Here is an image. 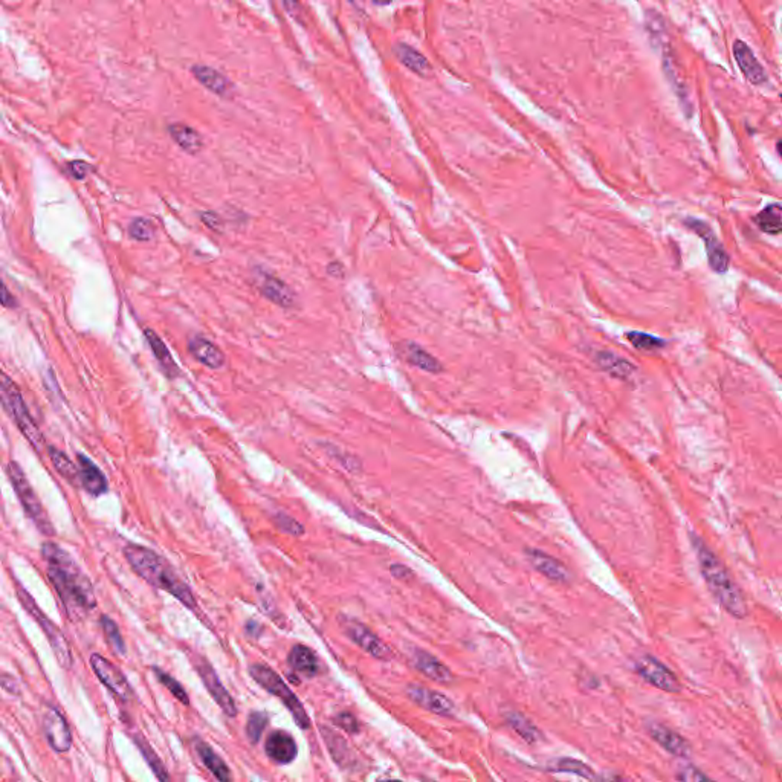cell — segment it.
Returning a JSON list of instances; mask_svg holds the SVG:
<instances>
[{"mask_svg":"<svg viewBox=\"0 0 782 782\" xmlns=\"http://www.w3.org/2000/svg\"><path fill=\"white\" fill-rule=\"evenodd\" d=\"M41 555L48 564V579L54 585L70 618L89 613L96 607V597L91 579L77 566L69 553L56 542H45Z\"/></svg>","mask_w":782,"mask_h":782,"instance_id":"6da1fadb","label":"cell"},{"mask_svg":"<svg viewBox=\"0 0 782 782\" xmlns=\"http://www.w3.org/2000/svg\"><path fill=\"white\" fill-rule=\"evenodd\" d=\"M124 556L129 566L150 585L173 594L176 599L185 607L196 613L197 602L191 588L183 582L176 573L171 564L152 549H147L139 544H127L124 547Z\"/></svg>","mask_w":782,"mask_h":782,"instance_id":"7a4b0ae2","label":"cell"},{"mask_svg":"<svg viewBox=\"0 0 782 782\" xmlns=\"http://www.w3.org/2000/svg\"><path fill=\"white\" fill-rule=\"evenodd\" d=\"M692 540L697 549L700 572L705 578L709 590L712 592L729 614H732L736 619H744L748 616V605H745L741 590L731 578V573L727 572L723 562L705 542L697 537H693Z\"/></svg>","mask_w":782,"mask_h":782,"instance_id":"3957f363","label":"cell"},{"mask_svg":"<svg viewBox=\"0 0 782 782\" xmlns=\"http://www.w3.org/2000/svg\"><path fill=\"white\" fill-rule=\"evenodd\" d=\"M0 391H2V403L8 415L14 419L17 428L20 429L22 434L26 437V441L31 443L35 451H41L45 446V436L40 431L39 425L35 424L31 417L28 407L23 400L22 393L19 386L13 382V379L6 373H2V381H0Z\"/></svg>","mask_w":782,"mask_h":782,"instance_id":"277c9868","label":"cell"},{"mask_svg":"<svg viewBox=\"0 0 782 782\" xmlns=\"http://www.w3.org/2000/svg\"><path fill=\"white\" fill-rule=\"evenodd\" d=\"M249 675L251 679L256 683H259L263 689L272 693V696H275L278 700H281V703H283L289 712H291V715L294 717L298 727L304 729V731L311 727V718L307 715L303 703L298 700V697L291 691V688L287 686L285 680L281 679L272 667L261 663H254L249 666Z\"/></svg>","mask_w":782,"mask_h":782,"instance_id":"5b68a950","label":"cell"},{"mask_svg":"<svg viewBox=\"0 0 782 782\" xmlns=\"http://www.w3.org/2000/svg\"><path fill=\"white\" fill-rule=\"evenodd\" d=\"M6 472H8V477H10L11 485L15 490V495H17V498H19V502L23 507L25 514L28 515L30 520H32L35 527H37V529L43 535H46V537H52V535L56 533L54 527H52V523L48 518L45 509H43L37 494H35V490L32 489L30 480L26 478L25 472L19 467V463H15V462L11 460L10 463H8Z\"/></svg>","mask_w":782,"mask_h":782,"instance_id":"8992f818","label":"cell"},{"mask_svg":"<svg viewBox=\"0 0 782 782\" xmlns=\"http://www.w3.org/2000/svg\"><path fill=\"white\" fill-rule=\"evenodd\" d=\"M15 592L17 596H19L20 604L23 605V608L28 611L30 616L39 623L41 631L45 632V636L49 640L51 648L52 651H54L58 663L63 667H66V670H70V666H72V653H70L69 644L63 632H61V630L56 625V623L40 610L39 605L32 599V596L26 590H23L20 584H17Z\"/></svg>","mask_w":782,"mask_h":782,"instance_id":"52a82bcc","label":"cell"},{"mask_svg":"<svg viewBox=\"0 0 782 782\" xmlns=\"http://www.w3.org/2000/svg\"><path fill=\"white\" fill-rule=\"evenodd\" d=\"M91 666L93 672L96 674V677H98L105 686L115 693L118 698L129 701L135 697V692L131 689L126 675L121 672L118 666L109 662L107 658L103 657L101 654H92Z\"/></svg>","mask_w":782,"mask_h":782,"instance_id":"ba28073f","label":"cell"},{"mask_svg":"<svg viewBox=\"0 0 782 782\" xmlns=\"http://www.w3.org/2000/svg\"><path fill=\"white\" fill-rule=\"evenodd\" d=\"M636 672L642 677L646 683L653 684L654 688H658L666 692H679L682 689L680 682L670 667L665 666L660 660H657L656 657L644 656L636 662Z\"/></svg>","mask_w":782,"mask_h":782,"instance_id":"9c48e42d","label":"cell"},{"mask_svg":"<svg viewBox=\"0 0 782 782\" xmlns=\"http://www.w3.org/2000/svg\"><path fill=\"white\" fill-rule=\"evenodd\" d=\"M193 665H195L196 671L199 672V677L202 682H204L205 688L211 693V697H213V700L223 710V714L231 718L237 717L235 701L233 700L231 693L225 689L222 682L219 680L213 666H211L204 657H199V656L193 658Z\"/></svg>","mask_w":782,"mask_h":782,"instance_id":"30bf717a","label":"cell"},{"mask_svg":"<svg viewBox=\"0 0 782 782\" xmlns=\"http://www.w3.org/2000/svg\"><path fill=\"white\" fill-rule=\"evenodd\" d=\"M341 627L351 642H355L370 656L379 658V660H386L391 656L390 648L370 628H367L364 623L350 618H341Z\"/></svg>","mask_w":782,"mask_h":782,"instance_id":"8fae6325","label":"cell"},{"mask_svg":"<svg viewBox=\"0 0 782 782\" xmlns=\"http://www.w3.org/2000/svg\"><path fill=\"white\" fill-rule=\"evenodd\" d=\"M686 225L691 228V230L696 231L701 237L703 242H705L710 269L718 272V274H724V272H727L729 256L724 251V246L717 239L712 228H710L708 223L698 221V219H686Z\"/></svg>","mask_w":782,"mask_h":782,"instance_id":"7c38bea8","label":"cell"},{"mask_svg":"<svg viewBox=\"0 0 782 782\" xmlns=\"http://www.w3.org/2000/svg\"><path fill=\"white\" fill-rule=\"evenodd\" d=\"M43 732H45L48 744L56 752H67L72 745V735H70L66 718L56 708H46L43 714Z\"/></svg>","mask_w":782,"mask_h":782,"instance_id":"4fadbf2b","label":"cell"},{"mask_svg":"<svg viewBox=\"0 0 782 782\" xmlns=\"http://www.w3.org/2000/svg\"><path fill=\"white\" fill-rule=\"evenodd\" d=\"M407 692H408V697L412 701L417 703V705L424 709L429 710V712H434L437 715H445V717L451 715L454 712V703L441 692L419 686V684H410Z\"/></svg>","mask_w":782,"mask_h":782,"instance_id":"5bb4252c","label":"cell"},{"mask_svg":"<svg viewBox=\"0 0 782 782\" xmlns=\"http://www.w3.org/2000/svg\"><path fill=\"white\" fill-rule=\"evenodd\" d=\"M732 49H734V57L736 60L738 67L741 69L744 77L748 78L752 84L760 86L767 82L766 69L762 67L758 58L755 57L749 45H745V43L741 40H735Z\"/></svg>","mask_w":782,"mask_h":782,"instance_id":"9a60e30c","label":"cell"},{"mask_svg":"<svg viewBox=\"0 0 782 782\" xmlns=\"http://www.w3.org/2000/svg\"><path fill=\"white\" fill-rule=\"evenodd\" d=\"M265 752L277 764H291L298 755V745L291 734L274 731L266 738Z\"/></svg>","mask_w":782,"mask_h":782,"instance_id":"2e32d148","label":"cell"},{"mask_svg":"<svg viewBox=\"0 0 782 782\" xmlns=\"http://www.w3.org/2000/svg\"><path fill=\"white\" fill-rule=\"evenodd\" d=\"M188 351L197 363L211 368V370H219L226 361L223 351L213 341L200 335H195L188 339Z\"/></svg>","mask_w":782,"mask_h":782,"instance_id":"e0dca14e","label":"cell"},{"mask_svg":"<svg viewBox=\"0 0 782 782\" xmlns=\"http://www.w3.org/2000/svg\"><path fill=\"white\" fill-rule=\"evenodd\" d=\"M257 285H259V291L261 292V295L268 298L269 301H272L280 307H292L294 306L295 295L291 291V287H289L285 283V281H281L280 278L271 275V274H260V272H259Z\"/></svg>","mask_w":782,"mask_h":782,"instance_id":"ac0fdd59","label":"cell"},{"mask_svg":"<svg viewBox=\"0 0 782 782\" xmlns=\"http://www.w3.org/2000/svg\"><path fill=\"white\" fill-rule=\"evenodd\" d=\"M77 459H78V471H80V481L87 494H91L93 497L105 494L109 489V483L103 471L96 467L89 457L78 454Z\"/></svg>","mask_w":782,"mask_h":782,"instance_id":"d6986e66","label":"cell"},{"mask_svg":"<svg viewBox=\"0 0 782 782\" xmlns=\"http://www.w3.org/2000/svg\"><path fill=\"white\" fill-rule=\"evenodd\" d=\"M649 735L653 736V740L656 743L660 744L666 752H670L671 755H674V757L688 758L691 755L689 743L677 732L671 731V729H667L662 724H651L649 726Z\"/></svg>","mask_w":782,"mask_h":782,"instance_id":"ffe728a7","label":"cell"},{"mask_svg":"<svg viewBox=\"0 0 782 782\" xmlns=\"http://www.w3.org/2000/svg\"><path fill=\"white\" fill-rule=\"evenodd\" d=\"M287 665L295 674H300L306 679H312L320 671L318 657L311 648L304 645H295L287 656Z\"/></svg>","mask_w":782,"mask_h":782,"instance_id":"44dd1931","label":"cell"},{"mask_svg":"<svg viewBox=\"0 0 782 782\" xmlns=\"http://www.w3.org/2000/svg\"><path fill=\"white\" fill-rule=\"evenodd\" d=\"M527 558H529L530 564L538 570L540 573H542L546 578L552 579V581L555 582H567L568 581V570L561 564V562L555 558H552L546 553H542L540 550H532L529 549L527 550Z\"/></svg>","mask_w":782,"mask_h":782,"instance_id":"7402d4cb","label":"cell"},{"mask_svg":"<svg viewBox=\"0 0 782 782\" xmlns=\"http://www.w3.org/2000/svg\"><path fill=\"white\" fill-rule=\"evenodd\" d=\"M412 662H415L419 671L424 672L426 677H429L434 682L448 683L452 680V674L450 671V667H446L441 660H437L434 656H431L426 651L415 649V653H412Z\"/></svg>","mask_w":782,"mask_h":782,"instance_id":"603a6c76","label":"cell"},{"mask_svg":"<svg viewBox=\"0 0 782 782\" xmlns=\"http://www.w3.org/2000/svg\"><path fill=\"white\" fill-rule=\"evenodd\" d=\"M399 351L411 365L420 368V370H425L429 373H438L442 370L441 363H438L433 355H429L425 348L415 344V342L411 341L402 342L399 346Z\"/></svg>","mask_w":782,"mask_h":782,"instance_id":"cb8c5ba5","label":"cell"},{"mask_svg":"<svg viewBox=\"0 0 782 782\" xmlns=\"http://www.w3.org/2000/svg\"><path fill=\"white\" fill-rule=\"evenodd\" d=\"M144 337H145V341L148 342V346H150L155 358L157 359V364H159L161 370L167 376L171 377V379L178 377L179 376V367H178V364L174 363V359L170 353L169 347L165 346V342L150 329L144 330Z\"/></svg>","mask_w":782,"mask_h":782,"instance_id":"d4e9b609","label":"cell"},{"mask_svg":"<svg viewBox=\"0 0 782 782\" xmlns=\"http://www.w3.org/2000/svg\"><path fill=\"white\" fill-rule=\"evenodd\" d=\"M195 749L199 753L202 762L205 764V767L213 773L216 779L219 781H231V771L228 764L219 757V755L211 749V745L204 743L202 740H195Z\"/></svg>","mask_w":782,"mask_h":782,"instance_id":"484cf974","label":"cell"},{"mask_svg":"<svg viewBox=\"0 0 782 782\" xmlns=\"http://www.w3.org/2000/svg\"><path fill=\"white\" fill-rule=\"evenodd\" d=\"M169 131L174 143L178 144L183 152H187L190 155H196L204 148V141H202L199 131L191 129L190 126L176 122V124H171L169 127Z\"/></svg>","mask_w":782,"mask_h":782,"instance_id":"4316f807","label":"cell"},{"mask_svg":"<svg viewBox=\"0 0 782 782\" xmlns=\"http://www.w3.org/2000/svg\"><path fill=\"white\" fill-rule=\"evenodd\" d=\"M193 74L197 78V82L204 84L208 91L216 95L226 96L231 92V83L228 82V78L217 72L213 67L208 66H195L193 67Z\"/></svg>","mask_w":782,"mask_h":782,"instance_id":"83f0119b","label":"cell"},{"mask_svg":"<svg viewBox=\"0 0 782 782\" xmlns=\"http://www.w3.org/2000/svg\"><path fill=\"white\" fill-rule=\"evenodd\" d=\"M394 56H396L400 63L405 67H408L411 72L422 77L428 75L429 72L428 60L415 48L405 45V43H398V45L394 46Z\"/></svg>","mask_w":782,"mask_h":782,"instance_id":"f1b7e54d","label":"cell"},{"mask_svg":"<svg viewBox=\"0 0 782 782\" xmlns=\"http://www.w3.org/2000/svg\"><path fill=\"white\" fill-rule=\"evenodd\" d=\"M596 363L601 365L602 370L608 372L614 377H619V379H630L636 372L634 365L630 364L627 359L610 353V351H601L596 356Z\"/></svg>","mask_w":782,"mask_h":782,"instance_id":"f546056e","label":"cell"},{"mask_svg":"<svg viewBox=\"0 0 782 782\" xmlns=\"http://www.w3.org/2000/svg\"><path fill=\"white\" fill-rule=\"evenodd\" d=\"M48 454L52 464H54V468L57 469V472L61 477L66 478L70 483L80 480V471H78L72 460H70L63 451L57 450L56 446H48Z\"/></svg>","mask_w":782,"mask_h":782,"instance_id":"4dcf8cb0","label":"cell"},{"mask_svg":"<svg viewBox=\"0 0 782 782\" xmlns=\"http://www.w3.org/2000/svg\"><path fill=\"white\" fill-rule=\"evenodd\" d=\"M760 230L767 234L782 233V205L771 204L757 216Z\"/></svg>","mask_w":782,"mask_h":782,"instance_id":"1f68e13d","label":"cell"},{"mask_svg":"<svg viewBox=\"0 0 782 782\" xmlns=\"http://www.w3.org/2000/svg\"><path fill=\"white\" fill-rule=\"evenodd\" d=\"M133 741L136 743L138 749L141 750V753H143V757L145 758L147 764H148V766H150V769L153 770V773L156 775V778H157V779H161V781H169V778H170V776H169V773H167V769H165V766L162 764V761L159 760V757H157L156 752L152 749L150 743H148V741L145 740V738H143V736L138 735V734L133 735Z\"/></svg>","mask_w":782,"mask_h":782,"instance_id":"d6a6232c","label":"cell"},{"mask_svg":"<svg viewBox=\"0 0 782 782\" xmlns=\"http://www.w3.org/2000/svg\"><path fill=\"white\" fill-rule=\"evenodd\" d=\"M506 719H507L509 726H511L514 731L518 735H520L523 740H526L527 743H537L541 738V734H540L538 729L535 727L533 723H530L524 715L518 714V712H511V714H507Z\"/></svg>","mask_w":782,"mask_h":782,"instance_id":"836d02e7","label":"cell"},{"mask_svg":"<svg viewBox=\"0 0 782 782\" xmlns=\"http://www.w3.org/2000/svg\"><path fill=\"white\" fill-rule=\"evenodd\" d=\"M101 627H103V631L105 634V639H107L109 645L113 648V651L118 653L119 656H124L126 654V644H124V639H122V636H121L117 623L113 622L109 616H101Z\"/></svg>","mask_w":782,"mask_h":782,"instance_id":"e575fe53","label":"cell"},{"mask_svg":"<svg viewBox=\"0 0 782 782\" xmlns=\"http://www.w3.org/2000/svg\"><path fill=\"white\" fill-rule=\"evenodd\" d=\"M153 671H155L156 679L159 680V682L164 684V686H165L167 689H169V691L173 693V696L182 703V705H185V706L190 705L188 693H187L185 689L182 688V684H181L178 680L173 679L171 675H169L167 672H164L162 670H159V667H156V666L153 667Z\"/></svg>","mask_w":782,"mask_h":782,"instance_id":"d590c367","label":"cell"},{"mask_svg":"<svg viewBox=\"0 0 782 782\" xmlns=\"http://www.w3.org/2000/svg\"><path fill=\"white\" fill-rule=\"evenodd\" d=\"M627 339L637 350H644V351H653L665 346L663 339L657 338L654 335H648V333L644 332H630L627 333Z\"/></svg>","mask_w":782,"mask_h":782,"instance_id":"8d00e7d4","label":"cell"},{"mask_svg":"<svg viewBox=\"0 0 782 782\" xmlns=\"http://www.w3.org/2000/svg\"><path fill=\"white\" fill-rule=\"evenodd\" d=\"M129 235L138 242H148L153 239L155 226L144 217H136L129 225Z\"/></svg>","mask_w":782,"mask_h":782,"instance_id":"74e56055","label":"cell"},{"mask_svg":"<svg viewBox=\"0 0 782 782\" xmlns=\"http://www.w3.org/2000/svg\"><path fill=\"white\" fill-rule=\"evenodd\" d=\"M268 726V715L265 712H252L248 718V724H246V735L251 740L252 744H257L261 738L263 731Z\"/></svg>","mask_w":782,"mask_h":782,"instance_id":"f35d334b","label":"cell"},{"mask_svg":"<svg viewBox=\"0 0 782 782\" xmlns=\"http://www.w3.org/2000/svg\"><path fill=\"white\" fill-rule=\"evenodd\" d=\"M556 771H564V773H572V775L576 776H582L585 779H593L594 778V773L593 770L585 766L584 762L578 761V760H572V758H564L558 761L556 764Z\"/></svg>","mask_w":782,"mask_h":782,"instance_id":"ab89813d","label":"cell"},{"mask_svg":"<svg viewBox=\"0 0 782 782\" xmlns=\"http://www.w3.org/2000/svg\"><path fill=\"white\" fill-rule=\"evenodd\" d=\"M274 520H275V524L280 527L281 530H285V532L291 533V535H295V537H300V535L304 533V527L298 521H295L294 518L287 516L286 514H277Z\"/></svg>","mask_w":782,"mask_h":782,"instance_id":"60d3db41","label":"cell"},{"mask_svg":"<svg viewBox=\"0 0 782 782\" xmlns=\"http://www.w3.org/2000/svg\"><path fill=\"white\" fill-rule=\"evenodd\" d=\"M335 724L339 726L342 731H346L348 734H358L359 732V724L356 722V718L348 712L338 714L335 717Z\"/></svg>","mask_w":782,"mask_h":782,"instance_id":"b9f144b4","label":"cell"},{"mask_svg":"<svg viewBox=\"0 0 782 782\" xmlns=\"http://www.w3.org/2000/svg\"><path fill=\"white\" fill-rule=\"evenodd\" d=\"M67 171L69 174L72 176L74 179L77 181H83L87 174L91 171V165L84 162V161H74V162H69L67 165Z\"/></svg>","mask_w":782,"mask_h":782,"instance_id":"7bdbcfd3","label":"cell"},{"mask_svg":"<svg viewBox=\"0 0 782 782\" xmlns=\"http://www.w3.org/2000/svg\"><path fill=\"white\" fill-rule=\"evenodd\" d=\"M202 222H204L209 230H214V231H221L222 230V219L219 217L216 213H204L200 216Z\"/></svg>","mask_w":782,"mask_h":782,"instance_id":"ee69618b","label":"cell"},{"mask_svg":"<svg viewBox=\"0 0 782 782\" xmlns=\"http://www.w3.org/2000/svg\"><path fill=\"white\" fill-rule=\"evenodd\" d=\"M677 778H679V779H683V781H701V779H708V776L705 775V773H701L700 770L692 769V767L683 769L682 773H680V775H679Z\"/></svg>","mask_w":782,"mask_h":782,"instance_id":"f6af8a7d","label":"cell"},{"mask_svg":"<svg viewBox=\"0 0 782 782\" xmlns=\"http://www.w3.org/2000/svg\"><path fill=\"white\" fill-rule=\"evenodd\" d=\"M391 573H393L394 578H398V579H408L411 576V570L407 568L405 566L394 564V566H391Z\"/></svg>","mask_w":782,"mask_h":782,"instance_id":"bcb514c9","label":"cell"},{"mask_svg":"<svg viewBox=\"0 0 782 782\" xmlns=\"http://www.w3.org/2000/svg\"><path fill=\"white\" fill-rule=\"evenodd\" d=\"M2 303L5 307H11L14 304V296L10 295V291H8V287L5 285L2 287Z\"/></svg>","mask_w":782,"mask_h":782,"instance_id":"7dc6e473","label":"cell"},{"mask_svg":"<svg viewBox=\"0 0 782 782\" xmlns=\"http://www.w3.org/2000/svg\"><path fill=\"white\" fill-rule=\"evenodd\" d=\"M246 631H248V634L257 637L259 636V631H261V627L259 625V622H249L248 625H246Z\"/></svg>","mask_w":782,"mask_h":782,"instance_id":"c3c4849f","label":"cell"},{"mask_svg":"<svg viewBox=\"0 0 782 782\" xmlns=\"http://www.w3.org/2000/svg\"><path fill=\"white\" fill-rule=\"evenodd\" d=\"M776 148H778V153L782 156V141H779V143L776 144Z\"/></svg>","mask_w":782,"mask_h":782,"instance_id":"681fc988","label":"cell"},{"mask_svg":"<svg viewBox=\"0 0 782 782\" xmlns=\"http://www.w3.org/2000/svg\"><path fill=\"white\" fill-rule=\"evenodd\" d=\"M376 2H379V4H390L391 0H376Z\"/></svg>","mask_w":782,"mask_h":782,"instance_id":"f907efd6","label":"cell"}]
</instances>
